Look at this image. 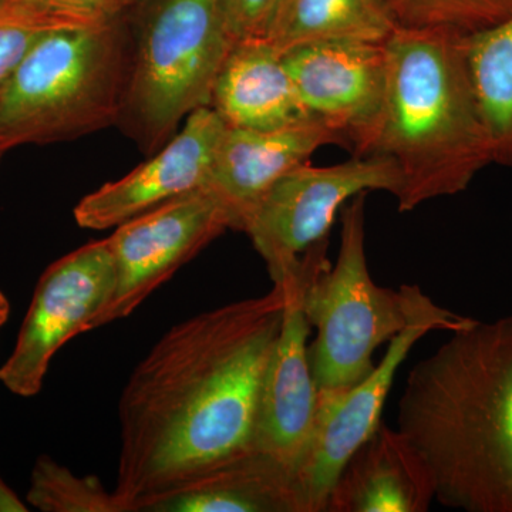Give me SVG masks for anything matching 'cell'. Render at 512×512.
Returning <instances> with one entry per match:
<instances>
[{
	"label": "cell",
	"instance_id": "1",
	"mask_svg": "<svg viewBox=\"0 0 512 512\" xmlns=\"http://www.w3.org/2000/svg\"><path fill=\"white\" fill-rule=\"evenodd\" d=\"M285 289L177 323L128 377L114 494L126 512L255 450L259 399Z\"/></svg>",
	"mask_w": 512,
	"mask_h": 512
},
{
	"label": "cell",
	"instance_id": "2",
	"mask_svg": "<svg viewBox=\"0 0 512 512\" xmlns=\"http://www.w3.org/2000/svg\"><path fill=\"white\" fill-rule=\"evenodd\" d=\"M397 429L426 458L440 504L512 512V313L451 332L413 367Z\"/></svg>",
	"mask_w": 512,
	"mask_h": 512
},
{
	"label": "cell",
	"instance_id": "3",
	"mask_svg": "<svg viewBox=\"0 0 512 512\" xmlns=\"http://www.w3.org/2000/svg\"><path fill=\"white\" fill-rule=\"evenodd\" d=\"M467 37L453 30L396 28L386 40V89L359 157L392 161L400 212L466 191L491 160Z\"/></svg>",
	"mask_w": 512,
	"mask_h": 512
},
{
	"label": "cell",
	"instance_id": "4",
	"mask_svg": "<svg viewBox=\"0 0 512 512\" xmlns=\"http://www.w3.org/2000/svg\"><path fill=\"white\" fill-rule=\"evenodd\" d=\"M130 50L123 18L45 33L0 89V154L119 123Z\"/></svg>",
	"mask_w": 512,
	"mask_h": 512
},
{
	"label": "cell",
	"instance_id": "5",
	"mask_svg": "<svg viewBox=\"0 0 512 512\" xmlns=\"http://www.w3.org/2000/svg\"><path fill=\"white\" fill-rule=\"evenodd\" d=\"M366 195L342 208V231L335 264L329 238L299 259L302 308L316 338L309 362L319 394L345 392L373 369V355L412 319L417 285L382 288L370 275L366 255Z\"/></svg>",
	"mask_w": 512,
	"mask_h": 512
},
{
	"label": "cell",
	"instance_id": "6",
	"mask_svg": "<svg viewBox=\"0 0 512 512\" xmlns=\"http://www.w3.org/2000/svg\"><path fill=\"white\" fill-rule=\"evenodd\" d=\"M130 33V69L117 126L148 156L181 121L211 107L212 92L237 42L227 0H144Z\"/></svg>",
	"mask_w": 512,
	"mask_h": 512
},
{
	"label": "cell",
	"instance_id": "7",
	"mask_svg": "<svg viewBox=\"0 0 512 512\" xmlns=\"http://www.w3.org/2000/svg\"><path fill=\"white\" fill-rule=\"evenodd\" d=\"M399 183L396 167L384 157L352 156L328 167L308 161L266 192L244 232L276 284L309 248L329 237L338 212L352 198L370 191L394 195Z\"/></svg>",
	"mask_w": 512,
	"mask_h": 512
},
{
	"label": "cell",
	"instance_id": "8",
	"mask_svg": "<svg viewBox=\"0 0 512 512\" xmlns=\"http://www.w3.org/2000/svg\"><path fill=\"white\" fill-rule=\"evenodd\" d=\"M474 322L476 319L441 308L419 286L409 325L390 340L375 369L345 392L319 394L311 444L296 474L305 512H325L340 471L382 423L383 407L394 377L414 345L433 330L451 333Z\"/></svg>",
	"mask_w": 512,
	"mask_h": 512
},
{
	"label": "cell",
	"instance_id": "9",
	"mask_svg": "<svg viewBox=\"0 0 512 512\" xmlns=\"http://www.w3.org/2000/svg\"><path fill=\"white\" fill-rule=\"evenodd\" d=\"M114 262L109 239L92 241L57 259L37 282L15 348L0 367V383L19 397L42 390L56 353L92 330L113 296Z\"/></svg>",
	"mask_w": 512,
	"mask_h": 512
},
{
	"label": "cell",
	"instance_id": "10",
	"mask_svg": "<svg viewBox=\"0 0 512 512\" xmlns=\"http://www.w3.org/2000/svg\"><path fill=\"white\" fill-rule=\"evenodd\" d=\"M232 229L231 217L208 188L144 212L114 228L113 296L92 330L127 318L212 241Z\"/></svg>",
	"mask_w": 512,
	"mask_h": 512
},
{
	"label": "cell",
	"instance_id": "11",
	"mask_svg": "<svg viewBox=\"0 0 512 512\" xmlns=\"http://www.w3.org/2000/svg\"><path fill=\"white\" fill-rule=\"evenodd\" d=\"M284 62L305 109L359 156L383 106L386 42L311 43L285 52Z\"/></svg>",
	"mask_w": 512,
	"mask_h": 512
},
{
	"label": "cell",
	"instance_id": "12",
	"mask_svg": "<svg viewBox=\"0 0 512 512\" xmlns=\"http://www.w3.org/2000/svg\"><path fill=\"white\" fill-rule=\"evenodd\" d=\"M225 123L211 107L195 110L146 163L101 185L74 208L77 225L106 231L190 192L208 188Z\"/></svg>",
	"mask_w": 512,
	"mask_h": 512
},
{
	"label": "cell",
	"instance_id": "13",
	"mask_svg": "<svg viewBox=\"0 0 512 512\" xmlns=\"http://www.w3.org/2000/svg\"><path fill=\"white\" fill-rule=\"evenodd\" d=\"M298 265L276 282L285 289L284 319L265 370L254 441L255 450L295 476L311 444L319 399L309 362L312 326L302 308Z\"/></svg>",
	"mask_w": 512,
	"mask_h": 512
},
{
	"label": "cell",
	"instance_id": "14",
	"mask_svg": "<svg viewBox=\"0 0 512 512\" xmlns=\"http://www.w3.org/2000/svg\"><path fill=\"white\" fill-rule=\"evenodd\" d=\"M329 144L345 147L338 131L319 120L278 130L225 127L208 190L228 211L232 231L244 232L266 192Z\"/></svg>",
	"mask_w": 512,
	"mask_h": 512
},
{
	"label": "cell",
	"instance_id": "15",
	"mask_svg": "<svg viewBox=\"0 0 512 512\" xmlns=\"http://www.w3.org/2000/svg\"><path fill=\"white\" fill-rule=\"evenodd\" d=\"M436 497L419 448L382 421L340 471L325 512H426Z\"/></svg>",
	"mask_w": 512,
	"mask_h": 512
},
{
	"label": "cell",
	"instance_id": "16",
	"mask_svg": "<svg viewBox=\"0 0 512 512\" xmlns=\"http://www.w3.org/2000/svg\"><path fill=\"white\" fill-rule=\"evenodd\" d=\"M211 109L225 126L278 130L313 119L286 64L284 53L266 39L235 42L218 74Z\"/></svg>",
	"mask_w": 512,
	"mask_h": 512
},
{
	"label": "cell",
	"instance_id": "17",
	"mask_svg": "<svg viewBox=\"0 0 512 512\" xmlns=\"http://www.w3.org/2000/svg\"><path fill=\"white\" fill-rule=\"evenodd\" d=\"M140 512H305L295 473L251 450L184 487L148 501Z\"/></svg>",
	"mask_w": 512,
	"mask_h": 512
},
{
	"label": "cell",
	"instance_id": "18",
	"mask_svg": "<svg viewBox=\"0 0 512 512\" xmlns=\"http://www.w3.org/2000/svg\"><path fill=\"white\" fill-rule=\"evenodd\" d=\"M396 30L382 0H281L265 39L281 53L311 43H384Z\"/></svg>",
	"mask_w": 512,
	"mask_h": 512
},
{
	"label": "cell",
	"instance_id": "19",
	"mask_svg": "<svg viewBox=\"0 0 512 512\" xmlns=\"http://www.w3.org/2000/svg\"><path fill=\"white\" fill-rule=\"evenodd\" d=\"M467 53L491 160L512 170V16L468 36Z\"/></svg>",
	"mask_w": 512,
	"mask_h": 512
},
{
	"label": "cell",
	"instance_id": "20",
	"mask_svg": "<svg viewBox=\"0 0 512 512\" xmlns=\"http://www.w3.org/2000/svg\"><path fill=\"white\" fill-rule=\"evenodd\" d=\"M396 28L474 35L512 16V0H382Z\"/></svg>",
	"mask_w": 512,
	"mask_h": 512
},
{
	"label": "cell",
	"instance_id": "21",
	"mask_svg": "<svg viewBox=\"0 0 512 512\" xmlns=\"http://www.w3.org/2000/svg\"><path fill=\"white\" fill-rule=\"evenodd\" d=\"M26 501L43 512H126L96 476H77L49 456L33 466Z\"/></svg>",
	"mask_w": 512,
	"mask_h": 512
},
{
	"label": "cell",
	"instance_id": "22",
	"mask_svg": "<svg viewBox=\"0 0 512 512\" xmlns=\"http://www.w3.org/2000/svg\"><path fill=\"white\" fill-rule=\"evenodd\" d=\"M67 28L23 0H0V89L45 33Z\"/></svg>",
	"mask_w": 512,
	"mask_h": 512
},
{
	"label": "cell",
	"instance_id": "23",
	"mask_svg": "<svg viewBox=\"0 0 512 512\" xmlns=\"http://www.w3.org/2000/svg\"><path fill=\"white\" fill-rule=\"evenodd\" d=\"M69 28H89L123 18L136 0H23Z\"/></svg>",
	"mask_w": 512,
	"mask_h": 512
},
{
	"label": "cell",
	"instance_id": "24",
	"mask_svg": "<svg viewBox=\"0 0 512 512\" xmlns=\"http://www.w3.org/2000/svg\"><path fill=\"white\" fill-rule=\"evenodd\" d=\"M281 0H227L229 20L238 40L265 39Z\"/></svg>",
	"mask_w": 512,
	"mask_h": 512
},
{
	"label": "cell",
	"instance_id": "25",
	"mask_svg": "<svg viewBox=\"0 0 512 512\" xmlns=\"http://www.w3.org/2000/svg\"><path fill=\"white\" fill-rule=\"evenodd\" d=\"M10 315V303L8 298H6L5 293L0 291V329L5 326V323L8 322Z\"/></svg>",
	"mask_w": 512,
	"mask_h": 512
},
{
	"label": "cell",
	"instance_id": "26",
	"mask_svg": "<svg viewBox=\"0 0 512 512\" xmlns=\"http://www.w3.org/2000/svg\"><path fill=\"white\" fill-rule=\"evenodd\" d=\"M3 154H0V160H2Z\"/></svg>",
	"mask_w": 512,
	"mask_h": 512
}]
</instances>
